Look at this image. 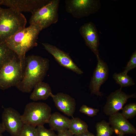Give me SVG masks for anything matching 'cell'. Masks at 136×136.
I'll return each instance as SVG.
<instances>
[{"mask_svg":"<svg viewBox=\"0 0 136 136\" xmlns=\"http://www.w3.org/2000/svg\"><path fill=\"white\" fill-rule=\"evenodd\" d=\"M22 78L16 87L21 91L30 93L38 83L43 81L49 68L47 58L34 55L25 57Z\"/></svg>","mask_w":136,"mask_h":136,"instance_id":"cell-1","label":"cell"},{"mask_svg":"<svg viewBox=\"0 0 136 136\" xmlns=\"http://www.w3.org/2000/svg\"><path fill=\"white\" fill-rule=\"evenodd\" d=\"M42 30L38 24H32L17 32L8 39L5 43L17 55L25 66L27 52L37 46L39 35Z\"/></svg>","mask_w":136,"mask_h":136,"instance_id":"cell-2","label":"cell"},{"mask_svg":"<svg viewBox=\"0 0 136 136\" xmlns=\"http://www.w3.org/2000/svg\"><path fill=\"white\" fill-rule=\"evenodd\" d=\"M26 19L21 13L0 6V43H5L10 37L25 27Z\"/></svg>","mask_w":136,"mask_h":136,"instance_id":"cell-3","label":"cell"},{"mask_svg":"<svg viewBox=\"0 0 136 136\" xmlns=\"http://www.w3.org/2000/svg\"><path fill=\"white\" fill-rule=\"evenodd\" d=\"M51 112L50 107L45 103L30 102L25 106L21 118L24 124L36 127L48 123Z\"/></svg>","mask_w":136,"mask_h":136,"instance_id":"cell-4","label":"cell"},{"mask_svg":"<svg viewBox=\"0 0 136 136\" xmlns=\"http://www.w3.org/2000/svg\"><path fill=\"white\" fill-rule=\"evenodd\" d=\"M25 66L17 55L0 69V89L16 87L21 81Z\"/></svg>","mask_w":136,"mask_h":136,"instance_id":"cell-5","label":"cell"},{"mask_svg":"<svg viewBox=\"0 0 136 136\" xmlns=\"http://www.w3.org/2000/svg\"><path fill=\"white\" fill-rule=\"evenodd\" d=\"M59 2V0H51L49 3L32 13L30 24H38L43 30L56 23L58 19Z\"/></svg>","mask_w":136,"mask_h":136,"instance_id":"cell-6","label":"cell"},{"mask_svg":"<svg viewBox=\"0 0 136 136\" xmlns=\"http://www.w3.org/2000/svg\"><path fill=\"white\" fill-rule=\"evenodd\" d=\"M65 3L66 12L77 18L95 13L101 6L98 0H65Z\"/></svg>","mask_w":136,"mask_h":136,"instance_id":"cell-7","label":"cell"},{"mask_svg":"<svg viewBox=\"0 0 136 136\" xmlns=\"http://www.w3.org/2000/svg\"><path fill=\"white\" fill-rule=\"evenodd\" d=\"M2 123L11 136H19L24 124L21 115L11 107L5 108L2 114Z\"/></svg>","mask_w":136,"mask_h":136,"instance_id":"cell-8","label":"cell"},{"mask_svg":"<svg viewBox=\"0 0 136 136\" xmlns=\"http://www.w3.org/2000/svg\"><path fill=\"white\" fill-rule=\"evenodd\" d=\"M136 97L135 93L127 94L123 91L120 88L108 96L103 108V112L107 115H112L122 109L128 99Z\"/></svg>","mask_w":136,"mask_h":136,"instance_id":"cell-9","label":"cell"},{"mask_svg":"<svg viewBox=\"0 0 136 136\" xmlns=\"http://www.w3.org/2000/svg\"><path fill=\"white\" fill-rule=\"evenodd\" d=\"M96 56L97 63L90 82L89 88L91 93L101 97L102 94L100 91V87L108 79L109 68L107 64L99 55Z\"/></svg>","mask_w":136,"mask_h":136,"instance_id":"cell-10","label":"cell"},{"mask_svg":"<svg viewBox=\"0 0 136 136\" xmlns=\"http://www.w3.org/2000/svg\"><path fill=\"white\" fill-rule=\"evenodd\" d=\"M45 49L51 54L61 66L76 73L81 75L83 72L74 63L68 53L48 43H42Z\"/></svg>","mask_w":136,"mask_h":136,"instance_id":"cell-11","label":"cell"},{"mask_svg":"<svg viewBox=\"0 0 136 136\" xmlns=\"http://www.w3.org/2000/svg\"><path fill=\"white\" fill-rule=\"evenodd\" d=\"M51 0H0V4L17 11L31 13L49 3Z\"/></svg>","mask_w":136,"mask_h":136,"instance_id":"cell-12","label":"cell"},{"mask_svg":"<svg viewBox=\"0 0 136 136\" xmlns=\"http://www.w3.org/2000/svg\"><path fill=\"white\" fill-rule=\"evenodd\" d=\"M79 31L86 45L96 56L99 55L98 50L99 37L95 24L91 22L86 23L80 27Z\"/></svg>","mask_w":136,"mask_h":136,"instance_id":"cell-13","label":"cell"},{"mask_svg":"<svg viewBox=\"0 0 136 136\" xmlns=\"http://www.w3.org/2000/svg\"><path fill=\"white\" fill-rule=\"evenodd\" d=\"M55 105L60 111L67 116L72 117L75 113L76 105L74 98L69 95L63 93L52 94Z\"/></svg>","mask_w":136,"mask_h":136,"instance_id":"cell-14","label":"cell"},{"mask_svg":"<svg viewBox=\"0 0 136 136\" xmlns=\"http://www.w3.org/2000/svg\"><path fill=\"white\" fill-rule=\"evenodd\" d=\"M109 123L118 135L121 133L124 134L136 133L134 126L118 112L110 116Z\"/></svg>","mask_w":136,"mask_h":136,"instance_id":"cell-15","label":"cell"},{"mask_svg":"<svg viewBox=\"0 0 136 136\" xmlns=\"http://www.w3.org/2000/svg\"><path fill=\"white\" fill-rule=\"evenodd\" d=\"M71 119L57 112L51 114L48 123L51 129L59 132L68 129Z\"/></svg>","mask_w":136,"mask_h":136,"instance_id":"cell-16","label":"cell"},{"mask_svg":"<svg viewBox=\"0 0 136 136\" xmlns=\"http://www.w3.org/2000/svg\"><path fill=\"white\" fill-rule=\"evenodd\" d=\"M30 98L34 101L47 99L52 94L51 87L47 83L43 81L37 83L35 86Z\"/></svg>","mask_w":136,"mask_h":136,"instance_id":"cell-17","label":"cell"},{"mask_svg":"<svg viewBox=\"0 0 136 136\" xmlns=\"http://www.w3.org/2000/svg\"><path fill=\"white\" fill-rule=\"evenodd\" d=\"M87 124L78 117L73 118L68 130L74 135H78L88 131Z\"/></svg>","mask_w":136,"mask_h":136,"instance_id":"cell-18","label":"cell"},{"mask_svg":"<svg viewBox=\"0 0 136 136\" xmlns=\"http://www.w3.org/2000/svg\"><path fill=\"white\" fill-rule=\"evenodd\" d=\"M16 55L5 43H0V69Z\"/></svg>","mask_w":136,"mask_h":136,"instance_id":"cell-19","label":"cell"},{"mask_svg":"<svg viewBox=\"0 0 136 136\" xmlns=\"http://www.w3.org/2000/svg\"><path fill=\"white\" fill-rule=\"evenodd\" d=\"M113 77L121 88L133 85L135 84L133 79L123 72L119 73H115Z\"/></svg>","mask_w":136,"mask_h":136,"instance_id":"cell-20","label":"cell"},{"mask_svg":"<svg viewBox=\"0 0 136 136\" xmlns=\"http://www.w3.org/2000/svg\"><path fill=\"white\" fill-rule=\"evenodd\" d=\"M110 125L109 123L104 120L97 123L95 125L96 136H111L114 131Z\"/></svg>","mask_w":136,"mask_h":136,"instance_id":"cell-21","label":"cell"},{"mask_svg":"<svg viewBox=\"0 0 136 136\" xmlns=\"http://www.w3.org/2000/svg\"><path fill=\"white\" fill-rule=\"evenodd\" d=\"M121 114L127 119H131L136 115V103H131L126 105L122 109Z\"/></svg>","mask_w":136,"mask_h":136,"instance_id":"cell-22","label":"cell"},{"mask_svg":"<svg viewBox=\"0 0 136 136\" xmlns=\"http://www.w3.org/2000/svg\"><path fill=\"white\" fill-rule=\"evenodd\" d=\"M36 127L32 125L24 124L19 136H37Z\"/></svg>","mask_w":136,"mask_h":136,"instance_id":"cell-23","label":"cell"},{"mask_svg":"<svg viewBox=\"0 0 136 136\" xmlns=\"http://www.w3.org/2000/svg\"><path fill=\"white\" fill-rule=\"evenodd\" d=\"M37 136H57L53 130L45 128L44 125L37 126Z\"/></svg>","mask_w":136,"mask_h":136,"instance_id":"cell-24","label":"cell"},{"mask_svg":"<svg viewBox=\"0 0 136 136\" xmlns=\"http://www.w3.org/2000/svg\"><path fill=\"white\" fill-rule=\"evenodd\" d=\"M79 111L90 117H93L97 115L99 110L97 109L90 107L86 105H83L81 107Z\"/></svg>","mask_w":136,"mask_h":136,"instance_id":"cell-25","label":"cell"},{"mask_svg":"<svg viewBox=\"0 0 136 136\" xmlns=\"http://www.w3.org/2000/svg\"><path fill=\"white\" fill-rule=\"evenodd\" d=\"M136 67V50L132 53L129 61L125 68L123 72L127 74L128 72L130 70L135 68Z\"/></svg>","mask_w":136,"mask_h":136,"instance_id":"cell-26","label":"cell"},{"mask_svg":"<svg viewBox=\"0 0 136 136\" xmlns=\"http://www.w3.org/2000/svg\"><path fill=\"white\" fill-rule=\"evenodd\" d=\"M58 132L57 136H74L68 129Z\"/></svg>","mask_w":136,"mask_h":136,"instance_id":"cell-27","label":"cell"},{"mask_svg":"<svg viewBox=\"0 0 136 136\" xmlns=\"http://www.w3.org/2000/svg\"><path fill=\"white\" fill-rule=\"evenodd\" d=\"M74 135V136H96L93 133L89 132L88 130L81 134Z\"/></svg>","mask_w":136,"mask_h":136,"instance_id":"cell-28","label":"cell"},{"mask_svg":"<svg viewBox=\"0 0 136 136\" xmlns=\"http://www.w3.org/2000/svg\"><path fill=\"white\" fill-rule=\"evenodd\" d=\"M6 131L5 127L2 123H0V134Z\"/></svg>","mask_w":136,"mask_h":136,"instance_id":"cell-29","label":"cell"},{"mask_svg":"<svg viewBox=\"0 0 136 136\" xmlns=\"http://www.w3.org/2000/svg\"><path fill=\"white\" fill-rule=\"evenodd\" d=\"M123 134L122 133H121L118 135V136H124Z\"/></svg>","mask_w":136,"mask_h":136,"instance_id":"cell-30","label":"cell"},{"mask_svg":"<svg viewBox=\"0 0 136 136\" xmlns=\"http://www.w3.org/2000/svg\"><path fill=\"white\" fill-rule=\"evenodd\" d=\"M0 136H4L3 135H2V134H0Z\"/></svg>","mask_w":136,"mask_h":136,"instance_id":"cell-31","label":"cell"},{"mask_svg":"<svg viewBox=\"0 0 136 136\" xmlns=\"http://www.w3.org/2000/svg\"></svg>","mask_w":136,"mask_h":136,"instance_id":"cell-32","label":"cell"}]
</instances>
